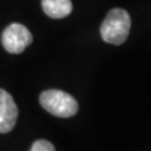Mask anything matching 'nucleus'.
Segmentation results:
<instances>
[{"label": "nucleus", "instance_id": "obj_4", "mask_svg": "<svg viewBox=\"0 0 151 151\" xmlns=\"http://www.w3.org/2000/svg\"><path fill=\"white\" fill-rule=\"evenodd\" d=\"M18 107L10 93L0 88V134L10 132L17 124Z\"/></svg>", "mask_w": 151, "mask_h": 151}, {"label": "nucleus", "instance_id": "obj_3", "mask_svg": "<svg viewBox=\"0 0 151 151\" xmlns=\"http://www.w3.org/2000/svg\"><path fill=\"white\" fill-rule=\"evenodd\" d=\"M33 42V35L27 27L19 23H13L5 28L1 35V43L8 53L19 54L25 50Z\"/></svg>", "mask_w": 151, "mask_h": 151}, {"label": "nucleus", "instance_id": "obj_6", "mask_svg": "<svg viewBox=\"0 0 151 151\" xmlns=\"http://www.w3.org/2000/svg\"><path fill=\"white\" fill-rule=\"evenodd\" d=\"M30 151H55L53 144H50L47 140H37L33 142Z\"/></svg>", "mask_w": 151, "mask_h": 151}, {"label": "nucleus", "instance_id": "obj_5", "mask_svg": "<svg viewBox=\"0 0 151 151\" xmlns=\"http://www.w3.org/2000/svg\"><path fill=\"white\" fill-rule=\"evenodd\" d=\"M43 12L49 18L62 19L72 13V1L70 0H42Z\"/></svg>", "mask_w": 151, "mask_h": 151}, {"label": "nucleus", "instance_id": "obj_1", "mask_svg": "<svg viewBox=\"0 0 151 151\" xmlns=\"http://www.w3.org/2000/svg\"><path fill=\"white\" fill-rule=\"evenodd\" d=\"M131 28V18L124 9L115 8L108 12L101 24V37L106 43L121 45L129 37Z\"/></svg>", "mask_w": 151, "mask_h": 151}, {"label": "nucleus", "instance_id": "obj_2", "mask_svg": "<svg viewBox=\"0 0 151 151\" xmlns=\"http://www.w3.org/2000/svg\"><path fill=\"white\" fill-rule=\"evenodd\" d=\"M40 106L57 117H72L78 112V103L69 93L59 89H48L39 96Z\"/></svg>", "mask_w": 151, "mask_h": 151}]
</instances>
